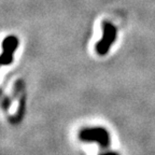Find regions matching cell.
I'll return each mask as SVG.
<instances>
[{
  "mask_svg": "<svg viewBox=\"0 0 155 155\" xmlns=\"http://www.w3.org/2000/svg\"><path fill=\"white\" fill-rule=\"evenodd\" d=\"M116 35H117V30L113 24L108 21L102 22V38L96 44L97 53L99 55H106L116 40Z\"/></svg>",
  "mask_w": 155,
  "mask_h": 155,
  "instance_id": "cell-1",
  "label": "cell"
},
{
  "mask_svg": "<svg viewBox=\"0 0 155 155\" xmlns=\"http://www.w3.org/2000/svg\"><path fill=\"white\" fill-rule=\"evenodd\" d=\"M79 137L84 142H97L101 148H107L110 144V136L106 128L102 127H91L84 128L80 131Z\"/></svg>",
  "mask_w": 155,
  "mask_h": 155,
  "instance_id": "cell-2",
  "label": "cell"
},
{
  "mask_svg": "<svg viewBox=\"0 0 155 155\" xmlns=\"http://www.w3.org/2000/svg\"><path fill=\"white\" fill-rule=\"evenodd\" d=\"M19 40L15 36H8L2 41V54L0 57V61L2 66L11 65L13 61V54L18 48Z\"/></svg>",
  "mask_w": 155,
  "mask_h": 155,
  "instance_id": "cell-3",
  "label": "cell"
},
{
  "mask_svg": "<svg viewBox=\"0 0 155 155\" xmlns=\"http://www.w3.org/2000/svg\"><path fill=\"white\" fill-rule=\"evenodd\" d=\"M25 112H26V94L23 93V94H21V98H19L18 101V109L16 111V114H15V116L10 117L11 123L18 124L19 122L22 121L23 117H24Z\"/></svg>",
  "mask_w": 155,
  "mask_h": 155,
  "instance_id": "cell-4",
  "label": "cell"
},
{
  "mask_svg": "<svg viewBox=\"0 0 155 155\" xmlns=\"http://www.w3.org/2000/svg\"><path fill=\"white\" fill-rule=\"evenodd\" d=\"M99 155H119V154L115 152H106V153H101V154H99Z\"/></svg>",
  "mask_w": 155,
  "mask_h": 155,
  "instance_id": "cell-5",
  "label": "cell"
}]
</instances>
